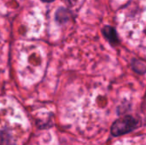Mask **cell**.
I'll list each match as a JSON object with an SVG mask.
<instances>
[{
    "mask_svg": "<svg viewBox=\"0 0 146 145\" xmlns=\"http://www.w3.org/2000/svg\"><path fill=\"white\" fill-rule=\"evenodd\" d=\"M139 122L134 117L127 115L116 120L111 126V134L114 137L127 134L139 127Z\"/></svg>",
    "mask_w": 146,
    "mask_h": 145,
    "instance_id": "cell-1",
    "label": "cell"
},
{
    "mask_svg": "<svg viewBox=\"0 0 146 145\" xmlns=\"http://www.w3.org/2000/svg\"><path fill=\"white\" fill-rule=\"evenodd\" d=\"M103 33L104 35V37L110 42L113 44H115L118 42V37H117V33L116 31L110 26H106L103 28Z\"/></svg>",
    "mask_w": 146,
    "mask_h": 145,
    "instance_id": "cell-2",
    "label": "cell"
},
{
    "mask_svg": "<svg viewBox=\"0 0 146 145\" xmlns=\"http://www.w3.org/2000/svg\"><path fill=\"white\" fill-rule=\"evenodd\" d=\"M0 145H15L13 135L8 131L0 132Z\"/></svg>",
    "mask_w": 146,
    "mask_h": 145,
    "instance_id": "cell-3",
    "label": "cell"
},
{
    "mask_svg": "<svg viewBox=\"0 0 146 145\" xmlns=\"http://www.w3.org/2000/svg\"><path fill=\"white\" fill-rule=\"evenodd\" d=\"M68 12L66 9H60L56 12V20L59 22H64L65 21L68 20Z\"/></svg>",
    "mask_w": 146,
    "mask_h": 145,
    "instance_id": "cell-4",
    "label": "cell"
},
{
    "mask_svg": "<svg viewBox=\"0 0 146 145\" xmlns=\"http://www.w3.org/2000/svg\"><path fill=\"white\" fill-rule=\"evenodd\" d=\"M67 4H68V5H74L78 0H63Z\"/></svg>",
    "mask_w": 146,
    "mask_h": 145,
    "instance_id": "cell-5",
    "label": "cell"
},
{
    "mask_svg": "<svg viewBox=\"0 0 146 145\" xmlns=\"http://www.w3.org/2000/svg\"><path fill=\"white\" fill-rule=\"evenodd\" d=\"M43 2H47V3H50V2H53L54 0H42Z\"/></svg>",
    "mask_w": 146,
    "mask_h": 145,
    "instance_id": "cell-6",
    "label": "cell"
},
{
    "mask_svg": "<svg viewBox=\"0 0 146 145\" xmlns=\"http://www.w3.org/2000/svg\"><path fill=\"white\" fill-rule=\"evenodd\" d=\"M145 34H146V27H145Z\"/></svg>",
    "mask_w": 146,
    "mask_h": 145,
    "instance_id": "cell-7",
    "label": "cell"
}]
</instances>
